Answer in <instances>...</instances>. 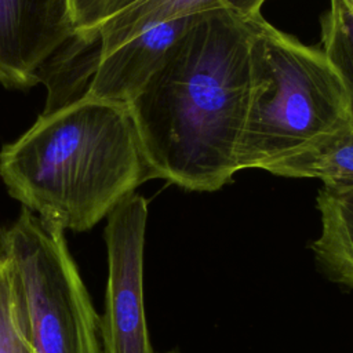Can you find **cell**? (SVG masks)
<instances>
[{
    "label": "cell",
    "mask_w": 353,
    "mask_h": 353,
    "mask_svg": "<svg viewBox=\"0 0 353 353\" xmlns=\"http://www.w3.org/2000/svg\"><path fill=\"white\" fill-rule=\"evenodd\" d=\"M250 26L251 85L237 148V168H261L349 121L345 85L320 48L270 25Z\"/></svg>",
    "instance_id": "obj_3"
},
{
    "label": "cell",
    "mask_w": 353,
    "mask_h": 353,
    "mask_svg": "<svg viewBox=\"0 0 353 353\" xmlns=\"http://www.w3.org/2000/svg\"><path fill=\"white\" fill-rule=\"evenodd\" d=\"M266 0H112L98 28V51L105 54L160 22L210 8H228L244 18L261 14Z\"/></svg>",
    "instance_id": "obj_8"
},
{
    "label": "cell",
    "mask_w": 353,
    "mask_h": 353,
    "mask_svg": "<svg viewBox=\"0 0 353 353\" xmlns=\"http://www.w3.org/2000/svg\"><path fill=\"white\" fill-rule=\"evenodd\" d=\"M263 170L287 178H319L327 186L353 185V120L316 137Z\"/></svg>",
    "instance_id": "obj_10"
},
{
    "label": "cell",
    "mask_w": 353,
    "mask_h": 353,
    "mask_svg": "<svg viewBox=\"0 0 353 353\" xmlns=\"http://www.w3.org/2000/svg\"><path fill=\"white\" fill-rule=\"evenodd\" d=\"M167 353H178V352H167Z\"/></svg>",
    "instance_id": "obj_15"
},
{
    "label": "cell",
    "mask_w": 353,
    "mask_h": 353,
    "mask_svg": "<svg viewBox=\"0 0 353 353\" xmlns=\"http://www.w3.org/2000/svg\"><path fill=\"white\" fill-rule=\"evenodd\" d=\"M321 230L310 243L319 270L332 283L353 290V185L319 190Z\"/></svg>",
    "instance_id": "obj_9"
},
{
    "label": "cell",
    "mask_w": 353,
    "mask_h": 353,
    "mask_svg": "<svg viewBox=\"0 0 353 353\" xmlns=\"http://www.w3.org/2000/svg\"><path fill=\"white\" fill-rule=\"evenodd\" d=\"M77 41L83 46L98 43L101 26L112 0H68Z\"/></svg>",
    "instance_id": "obj_13"
},
{
    "label": "cell",
    "mask_w": 353,
    "mask_h": 353,
    "mask_svg": "<svg viewBox=\"0 0 353 353\" xmlns=\"http://www.w3.org/2000/svg\"><path fill=\"white\" fill-rule=\"evenodd\" d=\"M199 12L150 26L109 52L95 54L85 94L127 105L160 69Z\"/></svg>",
    "instance_id": "obj_7"
},
{
    "label": "cell",
    "mask_w": 353,
    "mask_h": 353,
    "mask_svg": "<svg viewBox=\"0 0 353 353\" xmlns=\"http://www.w3.org/2000/svg\"><path fill=\"white\" fill-rule=\"evenodd\" d=\"M108 258L105 310L101 317L106 353H154L143 303V248L148 200L131 193L106 216Z\"/></svg>",
    "instance_id": "obj_5"
},
{
    "label": "cell",
    "mask_w": 353,
    "mask_h": 353,
    "mask_svg": "<svg viewBox=\"0 0 353 353\" xmlns=\"http://www.w3.org/2000/svg\"><path fill=\"white\" fill-rule=\"evenodd\" d=\"M0 176L25 208L65 232L92 229L153 179L128 106L85 92L6 145Z\"/></svg>",
    "instance_id": "obj_2"
},
{
    "label": "cell",
    "mask_w": 353,
    "mask_h": 353,
    "mask_svg": "<svg viewBox=\"0 0 353 353\" xmlns=\"http://www.w3.org/2000/svg\"><path fill=\"white\" fill-rule=\"evenodd\" d=\"M76 40L68 0H0V84L36 85L48 61Z\"/></svg>",
    "instance_id": "obj_6"
},
{
    "label": "cell",
    "mask_w": 353,
    "mask_h": 353,
    "mask_svg": "<svg viewBox=\"0 0 353 353\" xmlns=\"http://www.w3.org/2000/svg\"><path fill=\"white\" fill-rule=\"evenodd\" d=\"M346 1H347V3H349V6L353 8V0H346Z\"/></svg>",
    "instance_id": "obj_14"
},
{
    "label": "cell",
    "mask_w": 353,
    "mask_h": 353,
    "mask_svg": "<svg viewBox=\"0 0 353 353\" xmlns=\"http://www.w3.org/2000/svg\"><path fill=\"white\" fill-rule=\"evenodd\" d=\"M250 26L228 8L200 11L127 103L154 178L215 192L237 168L250 99Z\"/></svg>",
    "instance_id": "obj_1"
},
{
    "label": "cell",
    "mask_w": 353,
    "mask_h": 353,
    "mask_svg": "<svg viewBox=\"0 0 353 353\" xmlns=\"http://www.w3.org/2000/svg\"><path fill=\"white\" fill-rule=\"evenodd\" d=\"M0 259L32 353H106L101 317L62 228L22 207L12 223L0 225Z\"/></svg>",
    "instance_id": "obj_4"
},
{
    "label": "cell",
    "mask_w": 353,
    "mask_h": 353,
    "mask_svg": "<svg viewBox=\"0 0 353 353\" xmlns=\"http://www.w3.org/2000/svg\"><path fill=\"white\" fill-rule=\"evenodd\" d=\"M0 353H32L19 319L14 281L0 259Z\"/></svg>",
    "instance_id": "obj_12"
},
{
    "label": "cell",
    "mask_w": 353,
    "mask_h": 353,
    "mask_svg": "<svg viewBox=\"0 0 353 353\" xmlns=\"http://www.w3.org/2000/svg\"><path fill=\"white\" fill-rule=\"evenodd\" d=\"M320 50L345 85L353 120V8L346 0H330L321 18Z\"/></svg>",
    "instance_id": "obj_11"
}]
</instances>
